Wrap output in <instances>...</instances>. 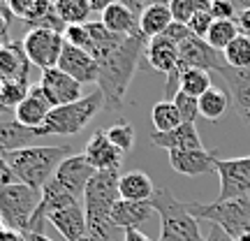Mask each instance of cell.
<instances>
[{"label": "cell", "instance_id": "9c48e42d", "mask_svg": "<svg viewBox=\"0 0 250 241\" xmlns=\"http://www.w3.org/2000/svg\"><path fill=\"white\" fill-rule=\"evenodd\" d=\"M227 65L223 51H215L202 37L190 35L179 46V72L186 70H204V72H220Z\"/></svg>", "mask_w": 250, "mask_h": 241}, {"label": "cell", "instance_id": "9a60e30c", "mask_svg": "<svg viewBox=\"0 0 250 241\" xmlns=\"http://www.w3.org/2000/svg\"><path fill=\"white\" fill-rule=\"evenodd\" d=\"M218 151H174L169 153V165L183 176H202L208 172H218Z\"/></svg>", "mask_w": 250, "mask_h": 241}, {"label": "cell", "instance_id": "4fadbf2b", "mask_svg": "<svg viewBox=\"0 0 250 241\" xmlns=\"http://www.w3.org/2000/svg\"><path fill=\"white\" fill-rule=\"evenodd\" d=\"M218 74L227 84L229 100H232V105L236 109L239 118H241V123L248 128V132H250V67L236 70V67L225 65Z\"/></svg>", "mask_w": 250, "mask_h": 241}, {"label": "cell", "instance_id": "8fae6325", "mask_svg": "<svg viewBox=\"0 0 250 241\" xmlns=\"http://www.w3.org/2000/svg\"><path fill=\"white\" fill-rule=\"evenodd\" d=\"M95 174H98V170L86 160L83 153H81V155L72 153L70 158H65V160L58 165V170H56V174H54V181L58 186L65 188L72 197L79 199V197H83L86 188H88V183L93 181Z\"/></svg>", "mask_w": 250, "mask_h": 241}, {"label": "cell", "instance_id": "f35d334b", "mask_svg": "<svg viewBox=\"0 0 250 241\" xmlns=\"http://www.w3.org/2000/svg\"><path fill=\"white\" fill-rule=\"evenodd\" d=\"M215 19L211 17V12L208 9H202V12H197L195 17H192V21L188 23V28H190V33L195 37H202V40H206V35H208V30H211V26H213Z\"/></svg>", "mask_w": 250, "mask_h": 241}, {"label": "cell", "instance_id": "b9f144b4", "mask_svg": "<svg viewBox=\"0 0 250 241\" xmlns=\"http://www.w3.org/2000/svg\"><path fill=\"white\" fill-rule=\"evenodd\" d=\"M204 241H234L229 234L225 232V230H220L218 225H211V230H208V237H206Z\"/></svg>", "mask_w": 250, "mask_h": 241}, {"label": "cell", "instance_id": "ac0fdd59", "mask_svg": "<svg viewBox=\"0 0 250 241\" xmlns=\"http://www.w3.org/2000/svg\"><path fill=\"white\" fill-rule=\"evenodd\" d=\"M33 63L28 61L21 42H7L0 49V84L7 81H23L28 84Z\"/></svg>", "mask_w": 250, "mask_h": 241}, {"label": "cell", "instance_id": "836d02e7", "mask_svg": "<svg viewBox=\"0 0 250 241\" xmlns=\"http://www.w3.org/2000/svg\"><path fill=\"white\" fill-rule=\"evenodd\" d=\"M223 54H225V63L229 67H236V70L250 67V35H243L241 33Z\"/></svg>", "mask_w": 250, "mask_h": 241}, {"label": "cell", "instance_id": "1f68e13d", "mask_svg": "<svg viewBox=\"0 0 250 241\" xmlns=\"http://www.w3.org/2000/svg\"><path fill=\"white\" fill-rule=\"evenodd\" d=\"M30 84L23 81H7V84H0V109L2 111H17V107L28 98L30 93Z\"/></svg>", "mask_w": 250, "mask_h": 241}, {"label": "cell", "instance_id": "5b68a950", "mask_svg": "<svg viewBox=\"0 0 250 241\" xmlns=\"http://www.w3.org/2000/svg\"><path fill=\"white\" fill-rule=\"evenodd\" d=\"M190 216L197 220H208L229 234L234 241L250 232V195L234 199H215V202H186Z\"/></svg>", "mask_w": 250, "mask_h": 241}, {"label": "cell", "instance_id": "f6af8a7d", "mask_svg": "<svg viewBox=\"0 0 250 241\" xmlns=\"http://www.w3.org/2000/svg\"><path fill=\"white\" fill-rule=\"evenodd\" d=\"M123 241H151V239H148L144 232H139V230H125Z\"/></svg>", "mask_w": 250, "mask_h": 241}, {"label": "cell", "instance_id": "74e56055", "mask_svg": "<svg viewBox=\"0 0 250 241\" xmlns=\"http://www.w3.org/2000/svg\"><path fill=\"white\" fill-rule=\"evenodd\" d=\"M174 105L179 109L183 123H195L197 118H199V100L192 98V95H188V93L181 90L179 95L174 98Z\"/></svg>", "mask_w": 250, "mask_h": 241}, {"label": "cell", "instance_id": "7dc6e473", "mask_svg": "<svg viewBox=\"0 0 250 241\" xmlns=\"http://www.w3.org/2000/svg\"><path fill=\"white\" fill-rule=\"evenodd\" d=\"M5 44H7V35H2V33H0V49H2Z\"/></svg>", "mask_w": 250, "mask_h": 241}, {"label": "cell", "instance_id": "484cf974", "mask_svg": "<svg viewBox=\"0 0 250 241\" xmlns=\"http://www.w3.org/2000/svg\"><path fill=\"white\" fill-rule=\"evenodd\" d=\"M155 188L158 186L144 172H127L121 176V183H118L121 199H127V202H151Z\"/></svg>", "mask_w": 250, "mask_h": 241}, {"label": "cell", "instance_id": "ba28073f", "mask_svg": "<svg viewBox=\"0 0 250 241\" xmlns=\"http://www.w3.org/2000/svg\"><path fill=\"white\" fill-rule=\"evenodd\" d=\"M21 44H23V51H26L28 61L44 72V70L58 67V61H61V56H62V49H65V37L61 33L33 28L21 40Z\"/></svg>", "mask_w": 250, "mask_h": 241}, {"label": "cell", "instance_id": "d6a6232c", "mask_svg": "<svg viewBox=\"0 0 250 241\" xmlns=\"http://www.w3.org/2000/svg\"><path fill=\"white\" fill-rule=\"evenodd\" d=\"M211 72L204 70H186L181 72V90L192 95V98H202L206 90H211Z\"/></svg>", "mask_w": 250, "mask_h": 241}, {"label": "cell", "instance_id": "4316f807", "mask_svg": "<svg viewBox=\"0 0 250 241\" xmlns=\"http://www.w3.org/2000/svg\"><path fill=\"white\" fill-rule=\"evenodd\" d=\"M229 93H225L223 88H211L206 90L204 95L199 98V116L206 118V121H218L227 114V107H229Z\"/></svg>", "mask_w": 250, "mask_h": 241}, {"label": "cell", "instance_id": "f546056e", "mask_svg": "<svg viewBox=\"0 0 250 241\" xmlns=\"http://www.w3.org/2000/svg\"><path fill=\"white\" fill-rule=\"evenodd\" d=\"M239 35H241V28L236 23V19H232V21H213V26L206 35V42L213 46L215 51H225Z\"/></svg>", "mask_w": 250, "mask_h": 241}, {"label": "cell", "instance_id": "83f0119b", "mask_svg": "<svg viewBox=\"0 0 250 241\" xmlns=\"http://www.w3.org/2000/svg\"><path fill=\"white\" fill-rule=\"evenodd\" d=\"M12 17L26 21L28 26L37 23L42 17H46L51 9H54V2H46V0H14V2H7Z\"/></svg>", "mask_w": 250, "mask_h": 241}, {"label": "cell", "instance_id": "44dd1931", "mask_svg": "<svg viewBox=\"0 0 250 241\" xmlns=\"http://www.w3.org/2000/svg\"><path fill=\"white\" fill-rule=\"evenodd\" d=\"M155 211L151 202H127V199H118L114 211H111V223L116 230H139V225H144L151 214Z\"/></svg>", "mask_w": 250, "mask_h": 241}, {"label": "cell", "instance_id": "f1b7e54d", "mask_svg": "<svg viewBox=\"0 0 250 241\" xmlns=\"http://www.w3.org/2000/svg\"><path fill=\"white\" fill-rule=\"evenodd\" d=\"M54 5L65 26H83V23H88V17L93 12L88 0H58Z\"/></svg>", "mask_w": 250, "mask_h": 241}, {"label": "cell", "instance_id": "8992f818", "mask_svg": "<svg viewBox=\"0 0 250 241\" xmlns=\"http://www.w3.org/2000/svg\"><path fill=\"white\" fill-rule=\"evenodd\" d=\"M104 105V95L102 90H95L90 95H83L81 100L65 105V107H54L49 118L44 121V125L35 130L37 137H49V134H79L86 125L90 123V118L98 114Z\"/></svg>", "mask_w": 250, "mask_h": 241}, {"label": "cell", "instance_id": "e0dca14e", "mask_svg": "<svg viewBox=\"0 0 250 241\" xmlns=\"http://www.w3.org/2000/svg\"><path fill=\"white\" fill-rule=\"evenodd\" d=\"M151 144L165 151H202L204 144L202 137L197 132L195 123H181L179 128H174L169 132H153L151 134Z\"/></svg>", "mask_w": 250, "mask_h": 241}, {"label": "cell", "instance_id": "ffe728a7", "mask_svg": "<svg viewBox=\"0 0 250 241\" xmlns=\"http://www.w3.org/2000/svg\"><path fill=\"white\" fill-rule=\"evenodd\" d=\"M49 223L54 225L58 234L65 241H81L83 237H88V225H86V211L83 206L74 204L67 209H61L56 214L49 216Z\"/></svg>", "mask_w": 250, "mask_h": 241}, {"label": "cell", "instance_id": "60d3db41", "mask_svg": "<svg viewBox=\"0 0 250 241\" xmlns=\"http://www.w3.org/2000/svg\"><path fill=\"white\" fill-rule=\"evenodd\" d=\"M190 35H192V33H190V28L183 26V23H176V21H174V23H171V26L167 28L165 33H162V37H165V40L174 42L176 46L183 44V42H186V40H188Z\"/></svg>", "mask_w": 250, "mask_h": 241}, {"label": "cell", "instance_id": "c3c4849f", "mask_svg": "<svg viewBox=\"0 0 250 241\" xmlns=\"http://www.w3.org/2000/svg\"><path fill=\"white\" fill-rule=\"evenodd\" d=\"M236 241H250V232H248V234H243L241 239H236Z\"/></svg>", "mask_w": 250, "mask_h": 241}, {"label": "cell", "instance_id": "d590c367", "mask_svg": "<svg viewBox=\"0 0 250 241\" xmlns=\"http://www.w3.org/2000/svg\"><path fill=\"white\" fill-rule=\"evenodd\" d=\"M104 132H107L111 144H114L123 155L134 146V128L130 123H116V125H111V128H107Z\"/></svg>", "mask_w": 250, "mask_h": 241}, {"label": "cell", "instance_id": "7c38bea8", "mask_svg": "<svg viewBox=\"0 0 250 241\" xmlns=\"http://www.w3.org/2000/svg\"><path fill=\"white\" fill-rule=\"evenodd\" d=\"M40 88L44 90V95L54 107H65L81 100V84L74 81L70 74L54 67V70H44L40 77Z\"/></svg>", "mask_w": 250, "mask_h": 241}, {"label": "cell", "instance_id": "ee69618b", "mask_svg": "<svg viewBox=\"0 0 250 241\" xmlns=\"http://www.w3.org/2000/svg\"><path fill=\"white\" fill-rule=\"evenodd\" d=\"M0 241H26V234L14 232V230H0Z\"/></svg>", "mask_w": 250, "mask_h": 241}, {"label": "cell", "instance_id": "ab89813d", "mask_svg": "<svg viewBox=\"0 0 250 241\" xmlns=\"http://www.w3.org/2000/svg\"><path fill=\"white\" fill-rule=\"evenodd\" d=\"M208 12L215 21H232L236 14V5L227 2V0H211L208 2Z\"/></svg>", "mask_w": 250, "mask_h": 241}, {"label": "cell", "instance_id": "e575fe53", "mask_svg": "<svg viewBox=\"0 0 250 241\" xmlns=\"http://www.w3.org/2000/svg\"><path fill=\"white\" fill-rule=\"evenodd\" d=\"M169 9H171V17H174V21H176V23L188 26L197 12L208 9V2H204V0H171Z\"/></svg>", "mask_w": 250, "mask_h": 241}, {"label": "cell", "instance_id": "816d5d0a", "mask_svg": "<svg viewBox=\"0 0 250 241\" xmlns=\"http://www.w3.org/2000/svg\"><path fill=\"white\" fill-rule=\"evenodd\" d=\"M0 230H2V223H0Z\"/></svg>", "mask_w": 250, "mask_h": 241}, {"label": "cell", "instance_id": "f907efd6", "mask_svg": "<svg viewBox=\"0 0 250 241\" xmlns=\"http://www.w3.org/2000/svg\"><path fill=\"white\" fill-rule=\"evenodd\" d=\"M0 116H2V109H0Z\"/></svg>", "mask_w": 250, "mask_h": 241}, {"label": "cell", "instance_id": "7402d4cb", "mask_svg": "<svg viewBox=\"0 0 250 241\" xmlns=\"http://www.w3.org/2000/svg\"><path fill=\"white\" fill-rule=\"evenodd\" d=\"M146 56H148V63H151L153 70L162 72V74H174L179 72V46L165 40V37H155V40H148L146 44Z\"/></svg>", "mask_w": 250, "mask_h": 241}, {"label": "cell", "instance_id": "d6986e66", "mask_svg": "<svg viewBox=\"0 0 250 241\" xmlns=\"http://www.w3.org/2000/svg\"><path fill=\"white\" fill-rule=\"evenodd\" d=\"M83 155H86V160L98 172L118 170V167H121V160H123V153L111 144V139L107 137L104 130H95V134H93L88 139V144H86Z\"/></svg>", "mask_w": 250, "mask_h": 241}, {"label": "cell", "instance_id": "7bdbcfd3", "mask_svg": "<svg viewBox=\"0 0 250 241\" xmlns=\"http://www.w3.org/2000/svg\"><path fill=\"white\" fill-rule=\"evenodd\" d=\"M236 23H239V28H241L243 35H250V7H246V9H241V12H239Z\"/></svg>", "mask_w": 250, "mask_h": 241}, {"label": "cell", "instance_id": "cb8c5ba5", "mask_svg": "<svg viewBox=\"0 0 250 241\" xmlns=\"http://www.w3.org/2000/svg\"><path fill=\"white\" fill-rule=\"evenodd\" d=\"M171 23H174V17H171V9L167 2H148V7L144 9V14L139 17V33L146 40H155Z\"/></svg>", "mask_w": 250, "mask_h": 241}, {"label": "cell", "instance_id": "bcb514c9", "mask_svg": "<svg viewBox=\"0 0 250 241\" xmlns=\"http://www.w3.org/2000/svg\"><path fill=\"white\" fill-rule=\"evenodd\" d=\"M26 241H51V239H46L44 234H26Z\"/></svg>", "mask_w": 250, "mask_h": 241}, {"label": "cell", "instance_id": "603a6c76", "mask_svg": "<svg viewBox=\"0 0 250 241\" xmlns=\"http://www.w3.org/2000/svg\"><path fill=\"white\" fill-rule=\"evenodd\" d=\"M37 139L35 130H28L14 116H0V153L28 149Z\"/></svg>", "mask_w": 250, "mask_h": 241}, {"label": "cell", "instance_id": "30bf717a", "mask_svg": "<svg viewBox=\"0 0 250 241\" xmlns=\"http://www.w3.org/2000/svg\"><path fill=\"white\" fill-rule=\"evenodd\" d=\"M220 176V197L218 199H234V197L250 195V155L246 158H229L218 160Z\"/></svg>", "mask_w": 250, "mask_h": 241}, {"label": "cell", "instance_id": "4dcf8cb0", "mask_svg": "<svg viewBox=\"0 0 250 241\" xmlns=\"http://www.w3.org/2000/svg\"><path fill=\"white\" fill-rule=\"evenodd\" d=\"M151 121H153L155 132H169V130H174V128H179V125L183 123L176 105H174V102H167V100H162V102H158V105L153 107Z\"/></svg>", "mask_w": 250, "mask_h": 241}, {"label": "cell", "instance_id": "6da1fadb", "mask_svg": "<svg viewBox=\"0 0 250 241\" xmlns=\"http://www.w3.org/2000/svg\"><path fill=\"white\" fill-rule=\"evenodd\" d=\"M148 40L137 33V35H121L111 46L102 49L93 56L100 65V79L98 86L104 95V102L109 107H121L123 98L127 93V86L134 77L137 61L142 51L146 49Z\"/></svg>", "mask_w": 250, "mask_h": 241}, {"label": "cell", "instance_id": "52a82bcc", "mask_svg": "<svg viewBox=\"0 0 250 241\" xmlns=\"http://www.w3.org/2000/svg\"><path fill=\"white\" fill-rule=\"evenodd\" d=\"M42 199V190H35L23 183H2L0 186V223L5 230L26 234L30 218L35 216Z\"/></svg>", "mask_w": 250, "mask_h": 241}, {"label": "cell", "instance_id": "5bb4252c", "mask_svg": "<svg viewBox=\"0 0 250 241\" xmlns=\"http://www.w3.org/2000/svg\"><path fill=\"white\" fill-rule=\"evenodd\" d=\"M58 70H62L65 74H70L72 79L79 81L81 86H83V84H98V79H100L98 61L90 54L77 49V46H70L67 42H65L62 56H61V61H58Z\"/></svg>", "mask_w": 250, "mask_h": 241}, {"label": "cell", "instance_id": "3957f363", "mask_svg": "<svg viewBox=\"0 0 250 241\" xmlns=\"http://www.w3.org/2000/svg\"><path fill=\"white\" fill-rule=\"evenodd\" d=\"M72 144H61V146H28L19 151L5 153L7 167L12 170L14 179L23 186H30L35 190L42 188L54 179L56 170L65 158L72 155Z\"/></svg>", "mask_w": 250, "mask_h": 241}, {"label": "cell", "instance_id": "277c9868", "mask_svg": "<svg viewBox=\"0 0 250 241\" xmlns=\"http://www.w3.org/2000/svg\"><path fill=\"white\" fill-rule=\"evenodd\" d=\"M151 206L160 216V239L158 241H204L199 223L190 216L186 202H179L169 188L158 186Z\"/></svg>", "mask_w": 250, "mask_h": 241}, {"label": "cell", "instance_id": "7a4b0ae2", "mask_svg": "<svg viewBox=\"0 0 250 241\" xmlns=\"http://www.w3.org/2000/svg\"><path fill=\"white\" fill-rule=\"evenodd\" d=\"M118 183H121L118 170L98 172L83 193L86 225H88V237H93V239L111 241V234L116 230L111 223V211L121 199Z\"/></svg>", "mask_w": 250, "mask_h": 241}, {"label": "cell", "instance_id": "d4e9b609", "mask_svg": "<svg viewBox=\"0 0 250 241\" xmlns=\"http://www.w3.org/2000/svg\"><path fill=\"white\" fill-rule=\"evenodd\" d=\"M102 23L116 35H137L139 33V17L125 2H111L102 12Z\"/></svg>", "mask_w": 250, "mask_h": 241}, {"label": "cell", "instance_id": "2e32d148", "mask_svg": "<svg viewBox=\"0 0 250 241\" xmlns=\"http://www.w3.org/2000/svg\"><path fill=\"white\" fill-rule=\"evenodd\" d=\"M51 109H54V105L49 102V98L44 95V90L40 88V84H37V86L30 88L28 98L17 107L14 118H17L23 128H28V130H40V128L44 125V121L49 118Z\"/></svg>", "mask_w": 250, "mask_h": 241}, {"label": "cell", "instance_id": "8d00e7d4", "mask_svg": "<svg viewBox=\"0 0 250 241\" xmlns=\"http://www.w3.org/2000/svg\"><path fill=\"white\" fill-rule=\"evenodd\" d=\"M62 37H65V42L70 46H77V49L86 51V54L93 51V40H90V33H88V28H86V23L83 26H67Z\"/></svg>", "mask_w": 250, "mask_h": 241}, {"label": "cell", "instance_id": "681fc988", "mask_svg": "<svg viewBox=\"0 0 250 241\" xmlns=\"http://www.w3.org/2000/svg\"><path fill=\"white\" fill-rule=\"evenodd\" d=\"M81 241H98V239H93V237H83Z\"/></svg>", "mask_w": 250, "mask_h": 241}]
</instances>
